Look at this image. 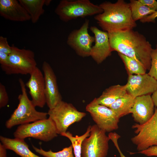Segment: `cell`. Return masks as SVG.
I'll list each match as a JSON object with an SVG mask.
<instances>
[{"instance_id": "cell-17", "label": "cell", "mask_w": 157, "mask_h": 157, "mask_svg": "<svg viewBox=\"0 0 157 157\" xmlns=\"http://www.w3.org/2000/svg\"><path fill=\"white\" fill-rule=\"evenodd\" d=\"M0 15L5 19L13 21L31 20L30 15L18 0H0Z\"/></svg>"}, {"instance_id": "cell-32", "label": "cell", "mask_w": 157, "mask_h": 157, "mask_svg": "<svg viewBox=\"0 0 157 157\" xmlns=\"http://www.w3.org/2000/svg\"><path fill=\"white\" fill-rule=\"evenodd\" d=\"M157 17V11L151 14L148 15L142 19L140 20V21L143 23L155 22V19Z\"/></svg>"}, {"instance_id": "cell-15", "label": "cell", "mask_w": 157, "mask_h": 157, "mask_svg": "<svg viewBox=\"0 0 157 157\" xmlns=\"http://www.w3.org/2000/svg\"><path fill=\"white\" fill-rule=\"evenodd\" d=\"M30 75L26 86L29 90L31 101L35 106L43 108L46 104L44 76L37 67Z\"/></svg>"}, {"instance_id": "cell-6", "label": "cell", "mask_w": 157, "mask_h": 157, "mask_svg": "<svg viewBox=\"0 0 157 157\" xmlns=\"http://www.w3.org/2000/svg\"><path fill=\"white\" fill-rule=\"evenodd\" d=\"M11 46L8 64L1 68L2 70L8 74H30L37 67L34 52L29 49H19L13 44Z\"/></svg>"}, {"instance_id": "cell-34", "label": "cell", "mask_w": 157, "mask_h": 157, "mask_svg": "<svg viewBox=\"0 0 157 157\" xmlns=\"http://www.w3.org/2000/svg\"><path fill=\"white\" fill-rule=\"evenodd\" d=\"M6 149L5 146L1 143H0V157H7Z\"/></svg>"}, {"instance_id": "cell-21", "label": "cell", "mask_w": 157, "mask_h": 157, "mask_svg": "<svg viewBox=\"0 0 157 157\" xmlns=\"http://www.w3.org/2000/svg\"><path fill=\"white\" fill-rule=\"evenodd\" d=\"M18 1L30 15L32 22L36 23L44 13L43 6L45 5V0Z\"/></svg>"}, {"instance_id": "cell-20", "label": "cell", "mask_w": 157, "mask_h": 157, "mask_svg": "<svg viewBox=\"0 0 157 157\" xmlns=\"http://www.w3.org/2000/svg\"><path fill=\"white\" fill-rule=\"evenodd\" d=\"M135 97L126 93L118 99L108 108L112 109L120 118L130 113L133 104Z\"/></svg>"}, {"instance_id": "cell-11", "label": "cell", "mask_w": 157, "mask_h": 157, "mask_svg": "<svg viewBox=\"0 0 157 157\" xmlns=\"http://www.w3.org/2000/svg\"><path fill=\"white\" fill-rule=\"evenodd\" d=\"M89 23V20L86 19L79 29L71 32L67 41V44L83 57L90 56L92 44L95 41L94 37L88 32Z\"/></svg>"}, {"instance_id": "cell-24", "label": "cell", "mask_w": 157, "mask_h": 157, "mask_svg": "<svg viewBox=\"0 0 157 157\" xmlns=\"http://www.w3.org/2000/svg\"><path fill=\"white\" fill-rule=\"evenodd\" d=\"M118 54L124 63L129 74H143L147 70L140 63L135 59L120 53Z\"/></svg>"}, {"instance_id": "cell-19", "label": "cell", "mask_w": 157, "mask_h": 157, "mask_svg": "<svg viewBox=\"0 0 157 157\" xmlns=\"http://www.w3.org/2000/svg\"><path fill=\"white\" fill-rule=\"evenodd\" d=\"M127 92L126 85H112L106 89L99 97L95 98L99 104L109 107Z\"/></svg>"}, {"instance_id": "cell-7", "label": "cell", "mask_w": 157, "mask_h": 157, "mask_svg": "<svg viewBox=\"0 0 157 157\" xmlns=\"http://www.w3.org/2000/svg\"><path fill=\"white\" fill-rule=\"evenodd\" d=\"M49 117L54 122L58 134L66 132L72 124L81 120L86 115L85 113L80 112L71 104L62 100L48 113Z\"/></svg>"}, {"instance_id": "cell-36", "label": "cell", "mask_w": 157, "mask_h": 157, "mask_svg": "<svg viewBox=\"0 0 157 157\" xmlns=\"http://www.w3.org/2000/svg\"><path fill=\"white\" fill-rule=\"evenodd\" d=\"M51 0H45V5L46 6L49 5L50 3Z\"/></svg>"}, {"instance_id": "cell-30", "label": "cell", "mask_w": 157, "mask_h": 157, "mask_svg": "<svg viewBox=\"0 0 157 157\" xmlns=\"http://www.w3.org/2000/svg\"><path fill=\"white\" fill-rule=\"evenodd\" d=\"M142 3L154 11H157V1L155 0H139Z\"/></svg>"}, {"instance_id": "cell-33", "label": "cell", "mask_w": 157, "mask_h": 157, "mask_svg": "<svg viewBox=\"0 0 157 157\" xmlns=\"http://www.w3.org/2000/svg\"><path fill=\"white\" fill-rule=\"evenodd\" d=\"M119 138V137L118 136L114 135L111 138V140H112L117 148L119 153L120 157H126L122 153L119 147L118 143V140Z\"/></svg>"}, {"instance_id": "cell-13", "label": "cell", "mask_w": 157, "mask_h": 157, "mask_svg": "<svg viewBox=\"0 0 157 157\" xmlns=\"http://www.w3.org/2000/svg\"><path fill=\"white\" fill-rule=\"evenodd\" d=\"M45 85L46 104L49 109L53 108L62 101V97L59 91L56 78L50 64L46 61L42 65Z\"/></svg>"}, {"instance_id": "cell-31", "label": "cell", "mask_w": 157, "mask_h": 157, "mask_svg": "<svg viewBox=\"0 0 157 157\" xmlns=\"http://www.w3.org/2000/svg\"><path fill=\"white\" fill-rule=\"evenodd\" d=\"M9 55L0 52V63L1 67L6 66L8 62Z\"/></svg>"}, {"instance_id": "cell-29", "label": "cell", "mask_w": 157, "mask_h": 157, "mask_svg": "<svg viewBox=\"0 0 157 157\" xmlns=\"http://www.w3.org/2000/svg\"><path fill=\"white\" fill-rule=\"evenodd\" d=\"M137 153L142 154L149 157H157V146L151 147L145 150L138 151Z\"/></svg>"}, {"instance_id": "cell-12", "label": "cell", "mask_w": 157, "mask_h": 157, "mask_svg": "<svg viewBox=\"0 0 157 157\" xmlns=\"http://www.w3.org/2000/svg\"><path fill=\"white\" fill-rule=\"evenodd\" d=\"M127 93L135 97L152 94L157 89V81L148 73L129 74Z\"/></svg>"}, {"instance_id": "cell-25", "label": "cell", "mask_w": 157, "mask_h": 157, "mask_svg": "<svg viewBox=\"0 0 157 157\" xmlns=\"http://www.w3.org/2000/svg\"><path fill=\"white\" fill-rule=\"evenodd\" d=\"M32 147L36 152L45 157H75L73 153V148L72 145L57 152H53L51 150L45 151L41 147L38 148L33 145Z\"/></svg>"}, {"instance_id": "cell-23", "label": "cell", "mask_w": 157, "mask_h": 157, "mask_svg": "<svg viewBox=\"0 0 157 157\" xmlns=\"http://www.w3.org/2000/svg\"><path fill=\"white\" fill-rule=\"evenodd\" d=\"M91 126H89L85 133L81 136L76 135L73 136L69 131H66L60 134L62 136L67 138L70 141L74 149L75 157H81L82 144L84 139L90 135Z\"/></svg>"}, {"instance_id": "cell-16", "label": "cell", "mask_w": 157, "mask_h": 157, "mask_svg": "<svg viewBox=\"0 0 157 157\" xmlns=\"http://www.w3.org/2000/svg\"><path fill=\"white\" fill-rule=\"evenodd\" d=\"M154 104L151 94L138 96L135 98L130 113L134 120L139 124H142L149 120L153 115Z\"/></svg>"}, {"instance_id": "cell-18", "label": "cell", "mask_w": 157, "mask_h": 157, "mask_svg": "<svg viewBox=\"0 0 157 157\" xmlns=\"http://www.w3.org/2000/svg\"><path fill=\"white\" fill-rule=\"evenodd\" d=\"M0 140L7 149L14 151L21 157H40L30 150L24 140L11 139L1 136Z\"/></svg>"}, {"instance_id": "cell-8", "label": "cell", "mask_w": 157, "mask_h": 157, "mask_svg": "<svg viewBox=\"0 0 157 157\" xmlns=\"http://www.w3.org/2000/svg\"><path fill=\"white\" fill-rule=\"evenodd\" d=\"M106 133L96 124L91 126L90 135L82 144V157H106L110 139Z\"/></svg>"}, {"instance_id": "cell-14", "label": "cell", "mask_w": 157, "mask_h": 157, "mask_svg": "<svg viewBox=\"0 0 157 157\" xmlns=\"http://www.w3.org/2000/svg\"><path fill=\"white\" fill-rule=\"evenodd\" d=\"M90 29L95 38V44L92 47L90 56L97 64H99L110 56L113 51L108 33L99 30L96 26H91Z\"/></svg>"}, {"instance_id": "cell-10", "label": "cell", "mask_w": 157, "mask_h": 157, "mask_svg": "<svg viewBox=\"0 0 157 157\" xmlns=\"http://www.w3.org/2000/svg\"><path fill=\"white\" fill-rule=\"evenodd\" d=\"M85 109L96 124L105 132H110L119 128L120 118L112 109L98 104L95 99L87 105Z\"/></svg>"}, {"instance_id": "cell-27", "label": "cell", "mask_w": 157, "mask_h": 157, "mask_svg": "<svg viewBox=\"0 0 157 157\" xmlns=\"http://www.w3.org/2000/svg\"><path fill=\"white\" fill-rule=\"evenodd\" d=\"M9 101L8 96L5 86L0 83V108L5 106Z\"/></svg>"}, {"instance_id": "cell-4", "label": "cell", "mask_w": 157, "mask_h": 157, "mask_svg": "<svg viewBox=\"0 0 157 157\" xmlns=\"http://www.w3.org/2000/svg\"><path fill=\"white\" fill-rule=\"evenodd\" d=\"M103 11L99 5L89 0H62L55 10L60 19L65 22L79 17L96 15Z\"/></svg>"}, {"instance_id": "cell-35", "label": "cell", "mask_w": 157, "mask_h": 157, "mask_svg": "<svg viewBox=\"0 0 157 157\" xmlns=\"http://www.w3.org/2000/svg\"><path fill=\"white\" fill-rule=\"evenodd\" d=\"M151 97L154 105L157 109V89L152 93Z\"/></svg>"}, {"instance_id": "cell-2", "label": "cell", "mask_w": 157, "mask_h": 157, "mask_svg": "<svg viewBox=\"0 0 157 157\" xmlns=\"http://www.w3.org/2000/svg\"><path fill=\"white\" fill-rule=\"evenodd\" d=\"M99 6L103 11L95 15L94 19L104 31H122L137 26L132 19L129 3L124 0H118L115 3L106 1Z\"/></svg>"}, {"instance_id": "cell-22", "label": "cell", "mask_w": 157, "mask_h": 157, "mask_svg": "<svg viewBox=\"0 0 157 157\" xmlns=\"http://www.w3.org/2000/svg\"><path fill=\"white\" fill-rule=\"evenodd\" d=\"M129 3L132 19L135 22L156 12L143 4L139 0H130Z\"/></svg>"}, {"instance_id": "cell-1", "label": "cell", "mask_w": 157, "mask_h": 157, "mask_svg": "<svg viewBox=\"0 0 157 157\" xmlns=\"http://www.w3.org/2000/svg\"><path fill=\"white\" fill-rule=\"evenodd\" d=\"M113 51L132 58L150 69L153 48L145 37L133 29L108 32Z\"/></svg>"}, {"instance_id": "cell-37", "label": "cell", "mask_w": 157, "mask_h": 157, "mask_svg": "<svg viewBox=\"0 0 157 157\" xmlns=\"http://www.w3.org/2000/svg\"></svg>"}, {"instance_id": "cell-5", "label": "cell", "mask_w": 157, "mask_h": 157, "mask_svg": "<svg viewBox=\"0 0 157 157\" xmlns=\"http://www.w3.org/2000/svg\"><path fill=\"white\" fill-rule=\"evenodd\" d=\"M58 134L54 122L49 117L20 125L13 135L15 138L24 140L31 137L47 142L57 136Z\"/></svg>"}, {"instance_id": "cell-3", "label": "cell", "mask_w": 157, "mask_h": 157, "mask_svg": "<svg viewBox=\"0 0 157 157\" xmlns=\"http://www.w3.org/2000/svg\"><path fill=\"white\" fill-rule=\"evenodd\" d=\"M19 82L22 92L18 97L19 103L17 108L6 122L5 126L8 129L46 119L48 115L47 113L36 110L35 106L28 98L25 84L21 78L19 79Z\"/></svg>"}, {"instance_id": "cell-9", "label": "cell", "mask_w": 157, "mask_h": 157, "mask_svg": "<svg viewBox=\"0 0 157 157\" xmlns=\"http://www.w3.org/2000/svg\"><path fill=\"white\" fill-rule=\"evenodd\" d=\"M136 134L131 138L138 151L145 150L154 146H157V109L152 117L142 124L135 123L132 126Z\"/></svg>"}, {"instance_id": "cell-26", "label": "cell", "mask_w": 157, "mask_h": 157, "mask_svg": "<svg viewBox=\"0 0 157 157\" xmlns=\"http://www.w3.org/2000/svg\"><path fill=\"white\" fill-rule=\"evenodd\" d=\"M151 58V67L148 73L157 81V45L155 49H152Z\"/></svg>"}, {"instance_id": "cell-28", "label": "cell", "mask_w": 157, "mask_h": 157, "mask_svg": "<svg viewBox=\"0 0 157 157\" xmlns=\"http://www.w3.org/2000/svg\"><path fill=\"white\" fill-rule=\"evenodd\" d=\"M12 51V46L9 44L7 38L1 36L0 37V52L9 55Z\"/></svg>"}]
</instances>
